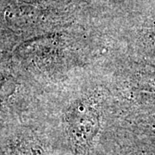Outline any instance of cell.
I'll list each match as a JSON object with an SVG mask.
<instances>
[{
    "mask_svg": "<svg viewBox=\"0 0 155 155\" xmlns=\"http://www.w3.org/2000/svg\"><path fill=\"white\" fill-rule=\"evenodd\" d=\"M13 155H48L41 145L29 138H21L12 145Z\"/></svg>",
    "mask_w": 155,
    "mask_h": 155,
    "instance_id": "7a4b0ae2",
    "label": "cell"
},
{
    "mask_svg": "<svg viewBox=\"0 0 155 155\" xmlns=\"http://www.w3.org/2000/svg\"><path fill=\"white\" fill-rule=\"evenodd\" d=\"M99 128L98 115L94 108L82 104L72 113L69 123V136L78 150L87 148L93 141Z\"/></svg>",
    "mask_w": 155,
    "mask_h": 155,
    "instance_id": "6da1fadb",
    "label": "cell"
}]
</instances>
